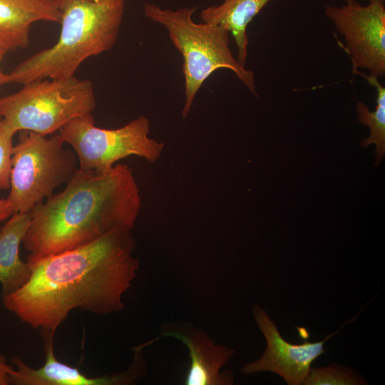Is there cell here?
<instances>
[{
    "label": "cell",
    "mask_w": 385,
    "mask_h": 385,
    "mask_svg": "<svg viewBox=\"0 0 385 385\" xmlns=\"http://www.w3.org/2000/svg\"><path fill=\"white\" fill-rule=\"evenodd\" d=\"M135 247L132 230L115 228L78 247L28 257L30 279L2 295L3 305L41 334L56 333L73 309L99 315L119 312L139 269Z\"/></svg>",
    "instance_id": "1"
},
{
    "label": "cell",
    "mask_w": 385,
    "mask_h": 385,
    "mask_svg": "<svg viewBox=\"0 0 385 385\" xmlns=\"http://www.w3.org/2000/svg\"><path fill=\"white\" fill-rule=\"evenodd\" d=\"M140 208V189L127 165L103 171L78 168L61 192L31 210L22 243L31 258L58 254L115 228L132 230Z\"/></svg>",
    "instance_id": "2"
},
{
    "label": "cell",
    "mask_w": 385,
    "mask_h": 385,
    "mask_svg": "<svg viewBox=\"0 0 385 385\" xmlns=\"http://www.w3.org/2000/svg\"><path fill=\"white\" fill-rule=\"evenodd\" d=\"M61 33L51 47L19 63L7 73V83L21 85L73 76L88 58L111 49L118 38L125 0H57Z\"/></svg>",
    "instance_id": "3"
},
{
    "label": "cell",
    "mask_w": 385,
    "mask_h": 385,
    "mask_svg": "<svg viewBox=\"0 0 385 385\" xmlns=\"http://www.w3.org/2000/svg\"><path fill=\"white\" fill-rule=\"evenodd\" d=\"M197 7L175 11L145 4V16L164 26L183 58L185 102L183 118L188 117L195 98L203 83L212 73L226 68L235 73L248 90L257 96L255 75L242 66L230 48V33L224 28L207 23H196L192 16Z\"/></svg>",
    "instance_id": "4"
},
{
    "label": "cell",
    "mask_w": 385,
    "mask_h": 385,
    "mask_svg": "<svg viewBox=\"0 0 385 385\" xmlns=\"http://www.w3.org/2000/svg\"><path fill=\"white\" fill-rule=\"evenodd\" d=\"M91 81L77 78L43 79L23 85L0 98V118L15 132L49 135L96 108Z\"/></svg>",
    "instance_id": "5"
},
{
    "label": "cell",
    "mask_w": 385,
    "mask_h": 385,
    "mask_svg": "<svg viewBox=\"0 0 385 385\" xmlns=\"http://www.w3.org/2000/svg\"><path fill=\"white\" fill-rule=\"evenodd\" d=\"M25 132L14 146L11 159L7 199L14 213L30 212L57 187L68 183L78 169V159L63 147L58 133L48 136Z\"/></svg>",
    "instance_id": "6"
},
{
    "label": "cell",
    "mask_w": 385,
    "mask_h": 385,
    "mask_svg": "<svg viewBox=\"0 0 385 385\" xmlns=\"http://www.w3.org/2000/svg\"><path fill=\"white\" fill-rule=\"evenodd\" d=\"M58 133L73 149L78 168L85 170H106L131 155L155 163L165 148L149 137L150 123L144 115L120 128L106 129L96 126L91 113L71 120Z\"/></svg>",
    "instance_id": "7"
},
{
    "label": "cell",
    "mask_w": 385,
    "mask_h": 385,
    "mask_svg": "<svg viewBox=\"0 0 385 385\" xmlns=\"http://www.w3.org/2000/svg\"><path fill=\"white\" fill-rule=\"evenodd\" d=\"M324 14L344 38L352 73L366 69L369 76H384V3L374 1L361 6L354 1L342 6L326 5Z\"/></svg>",
    "instance_id": "8"
},
{
    "label": "cell",
    "mask_w": 385,
    "mask_h": 385,
    "mask_svg": "<svg viewBox=\"0 0 385 385\" xmlns=\"http://www.w3.org/2000/svg\"><path fill=\"white\" fill-rule=\"evenodd\" d=\"M252 312L255 320L266 339L267 347L260 358L246 363L241 369L246 375L270 371L278 374L289 385L303 384L312 362L326 353L325 342L339 333L337 330L322 341L312 342L309 341V332L304 327H297L304 342L292 344L283 339L275 322L262 307L255 305Z\"/></svg>",
    "instance_id": "9"
},
{
    "label": "cell",
    "mask_w": 385,
    "mask_h": 385,
    "mask_svg": "<svg viewBox=\"0 0 385 385\" xmlns=\"http://www.w3.org/2000/svg\"><path fill=\"white\" fill-rule=\"evenodd\" d=\"M41 336L45 351L43 365L34 369L19 356H13L11 361L16 369L8 376L9 385H128L136 382L145 371L143 349H134V359L127 370L88 376L78 368L58 360L53 347L55 333H45Z\"/></svg>",
    "instance_id": "10"
},
{
    "label": "cell",
    "mask_w": 385,
    "mask_h": 385,
    "mask_svg": "<svg viewBox=\"0 0 385 385\" xmlns=\"http://www.w3.org/2000/svg\"><path fill=\"white\" fill-rule=\"evenodd\" d=\"M160 335L173 337L188 349L190 366L185 377V385H231L234 374L222 368L234 354L227 346L215 344L205 332L191 326H169Z\"/></svg>",
    "instance_id": "11"
},
{
    "label": "cell",
    "mask_w": 385,
    "mask_h": 385,
    "mask_svg": "<svg viewBox=\"0 0 385 385\" xmlns=\"http://www.w3.org/2000/svg\"><path fill=\"white\" fill-rule=\"evenodd\" d=\"M61 15L57 0H0V47L7 51L26 48L34 24L60 23Z\"/></svg>",
    "instance_id": "12"
},
{
    "label": "cell",
    "mask_w": 385,
    "mask_h": 385,
    "mask_svg": "<svg viewBox=\"0 0 385 385\" xmlns=\"http://www.w3.org/2000/svg\"><path fill=\"white\" fill-rule=\"evenodd\" d=\"M31 222L30 212H15L0 230V283L2 295L21 288L30 279L32 268L19 255L21 243Z\"/></svg>",
    "instance_id": "13"
},
{
    "label": "cell",
    "mask_w": 385,
    "mask_h": 385,
    "mask_svg": "<svg viewBox=\"0 0 385 385\" xmlns=\"http://www.w3.org/2000/svg\"><path fill=\"white\" fill-rule=\"evenodd\" d=\"M272 0H224L200 12L202 22L217 25L232 34L237 46V61L245 67L247 57V29L253 19Z\"/></svg>",
    "instance_id": "14"
},
{
    "label": "cell",
    "mask_w": 385,
    "mask_h": 385,
    "mask_svg": "<svg viewBox=\"0 0 385 385\" xmlns=\"http://www.w3.org/2000/svg\"><path fill=\"white\" fill-rule=\"evenodd\" d=\"M356 74L364 77L376 91V106L374 111L371 112L363 102H358L356 109L359 122L368 126L370 130L369 136L362 140L361 146L367 147L370 144L376 145L375 166H378L385 155V88L377 78L361 71Z\"/></svg>",
    "instance_id": "15"
},
{
    "label": "cell",
    "mask_w": 385,
    "mask_h": 385,
    "mask_svg": "<svg viewBox=\"0 0 385 385\" xmlns=\"http://www.w3.org/2000/svg\"><path fill=\"white\" fill-rule=\"evenodd\" d=\"M304 385H364L366 380L351 367L332 364L324 367L311 368Z\"/></svg>",
    "instance_id": "16"
},
{
    "label": "cell",
    "mask_w": 385,
    "mask_h": 385,
    "mask_svg": "<svg viewBox=\"0 0 385 385\" xmlns=\"http://www.w3.org/2000/svg\"><path fill=\"white\" fill-rule=\"evenodd\" d=\"M15 132L0 118V190L10 188L11 159Z\"/></svg>",
    "instance_id": "17"
},
{
    "label": "cell",
    "mask_w": 385,
    "mask_h": 385,
    "mask_svg": "<svg viewBox=\"0 0 385 385\" xmlns=\"http://www.w3.org/2000/svg\"><path fill=\"white\" fill-rule=\"evenodd\" d=\"M13 369L7 364L6 356L0 353V385H9L8 376Z\"/></svg>",
    "instance_id": "18"
},
{
    "label": "cell",
    "mask_w": 385,
    "mask_h": 385,
    "mask_svg": "<svg viewBox=\"0 0 385 385\" xmlns=\"http://www.w3.org/2000/svg\"><path fill=\"white\" fill-rule=\"evenodd\" d=\"M14 213V209L9 200L0 199V222L11 217Z\"/></svg>",
    "instance_id": "19"
},
{
    "label": "cell",
    "mask_w": 385,
    "mask_h": 385,
    "mask_svg": "<svg viewBox=\"0 0 385 385\" xmlns=\"http://www.w3.org/2000/svg\"><path fill=\"white\" fill-rule=\"evenodd\" d=\"M7 83V73H4L0 68V86Z\"/></svg>",
    "instance_id": "20"
},
{
    "label": "cell",
    "mask_w": 385,
    "mask_h": 385,
    "mask_svg": "<svg viewBox=\"0 0 385 385\" xmlns=\"http://www.w3.org/2000/svg\"><path fill=\"white\" fill-rule=\"evenodd\" d=\"M7 51L0 47V62L4 58V55L6 53Z\"/></svg>",
    "instance_id": "21"
},
{
    "label": "cell",
    "mask_w": 385,
    "mask_h": 385,
    "mask_svg": "<svg viewBox=\"0 0 385 385\" xmlns=\"http://www.w3.org/2000/svg\"><path fill=\"white\" fill-rule=\"evenodd\" d=\"M346 4H351L354 0H345Z\"/></svg>",
    "instance_id": "22"
},
{
    "label": "cell",
    "mask_w": 385,
    "mask_h": 385,
    "mask_svg": "<svg viewBox=\"0 0 385 385\" xmlns=\"http://www.w3.org/2000/svg\"><path fill=\"white\" fill-rule=\"evenodd\" d=\"M378 1L384 3L385 0H369V1Z\"/></svg>",
    "instance_id": "23"
},
{
    "label": "cell",
    "mask_w": 385,
    "mask_h": 385,
    "mask_svg": "<svg viewBox=\"0 0 385 385\" xmlns=\"http://www.w3.org/2000/svg\"><path fill=\"white\" fill-rule=\"evenodd\" d=\"M93 1H108V0H93Z\"/></svg>",
    "instance_id": "24"
}]
</instances>
